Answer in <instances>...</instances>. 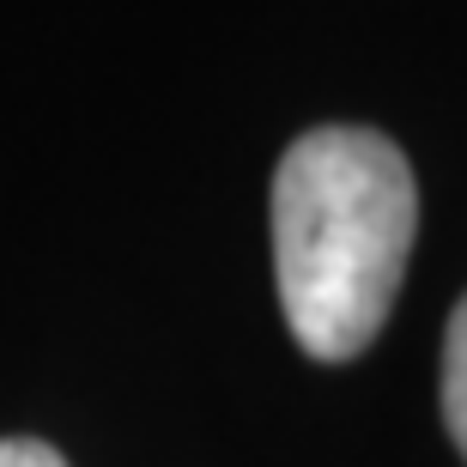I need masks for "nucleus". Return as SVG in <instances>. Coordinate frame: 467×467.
I'll return each instance as SVG.
<instances>
[{"mask_svg":"<svg viewBox=\"0 0 467 467\" xmlns=\"http://www.w3.org/2000/svg\"><path fill=\"white\" fill-rule=\"evenodd\" d=\"M419 231V189L395 140L310 128L274 176L279 304L310 358H352L395 310Z\"/></svg>","mask_w":467,"mask_h":467,"instance_id":"obj_1","label":"nucleus"},{"mask_svg":"<svg viewBox=\"0 0 467 467\" xmlns=\"http://www.w3.org/2000/svg\"><path fill=\"white\" fill-rule=\"evenodd\" d=\"M443 419H450L455 450L467 455V297L450 316V340H443Z\"/></svg>","mask_w":467,"mask_h":467,"instance_id":"obj_2","label":"nucleus"},{"mask_svg":"<svg viewBox=\"0 0 467 467\" xmlns=\"http://www.w3.org/2000/svg\"><path fill=\"white\" fill-rule=\"evenodd\" d=\"M0 467H67V462L36 437H0Z\"/></svg>","mask_w":467,"mask_h":467,"instance_id":"obj_3","label":"nucleus"}]
</instances>
